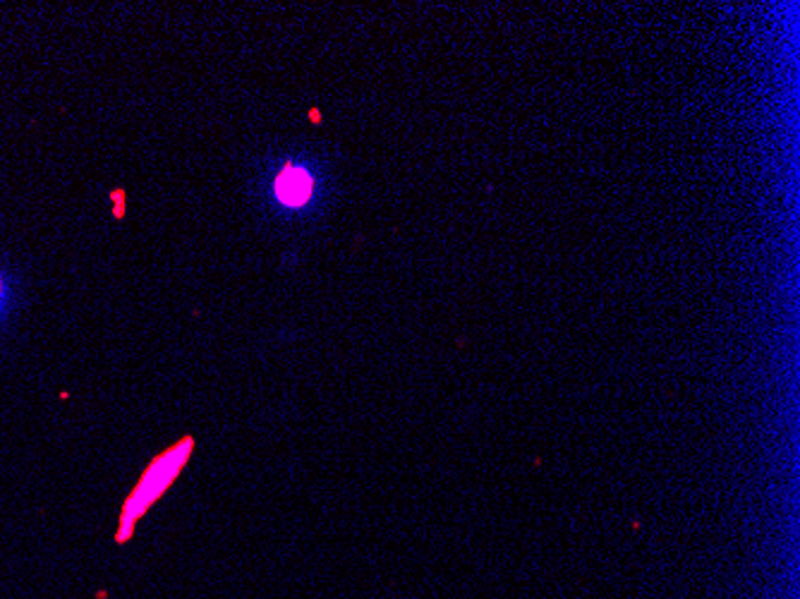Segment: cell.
Here are the masks:
<instances>
[{
  "instance_id": "obj_1",
  "label": "cell",
  "mask_w": 800,
  "mask_h": 599,
  "mask_svg": "<svg viewBox=\"0 0 800 599\" xmlns=\"http://www.w3.org/2000/svg\"><path fill=\"white\" fill-rule=\"evenodd\" d=\"M189 443H183V447H177L173 451H169L165 455H161V459L153 463L147 475L141 477V482L137 487V491L133 497H130L127 506H125V513H123V523H121V539L127 537V533L133 530L135 521L139 518L141 513H145L149 509V503L153 499H159L163 494V489L169 487L171 479L177 475V470H181V465L185 463L187 453H189Z\"/></svg>"
},
{
  "instance_id": "obj_3",
  "label": "cell",
  "mask_w": 800,
  "mask_h": 599,
  "mask_svg": "<svg viewBox=\"0 0 800 599\" xmlns=\"http://www.w3.org/2000/svg\"><path fill=\"white\" fill-rule=\"evenodd\" d=\"M0 291H3V283H0Z\"/></svg>"
},
{
  "instance_id": "obj_2",
  "label": "cell",
  "mask_w": 800,
  "mask_h": 599,
  "mask_svg": "<svg viewBox=\"0 0 800 599\" xmlns=\"http://www.w3.org/2000/svg\"><path fill=\"white\" fill-rule=\"evenodd\" d=\"M312 175L303 168H285L276 178V197L285 207H303L312 197Z\"/></svg>"
}]
</instances>
